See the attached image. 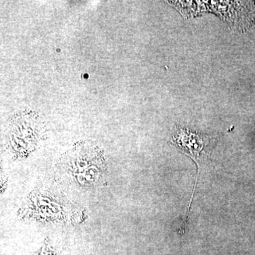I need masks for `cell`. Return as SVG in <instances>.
Instances as JSON below:
<instances>
[{
  "label": "cell",
  "instance_id": "obj_1",
  "mask_svg": "<svg viewBox=\"0 0 255 255\" xmlns=\"http://www.w3.org/2000/svg\"><path fill=\"white\" fill-rule=\"evenodd\" d=\"M58 166L70 182L82 189L97 187L107 175L103 151L90 142L75 144L60 157Z\"/></svg>",
  "mask_w": 255,
  "mask_h": 255
},
{
  "label": "cell",
  "instance_id": "obj_2",
  "mask_svg": "<svg viewBox=\"0 0 255 255\" xmlns=\"http://www.w3.org/2000/svg\"><path fill=\"white\" fill-rule=\"evenodd\" d=\"M18 216L21 219L54 224H76L84 220L82 210L65 196L50 191L31 193Z\"/></svg>",
  "mask_w": 255,
  "mask_h": 255
},
{
  "label": "cell",
  "instance_id": "obj_3",
  "mask_svg": "<svg viewBox=\"0 0 255 255\" xmlns=\"http://www.w3.org/2000/svg\"><path fill=\"white\" fill-rule=\"evenodd\" d=\"M43 128L41 121L33 112L16 114L8 124V149L18 158L26 157L36 148L43 136Z\"/></svg>",
  "mask_w": 255,
  "mask_h": 255
},
{
  "label": "cell",
  "instance_id": "obj_4",
  "mask_svg": "<svg viewBox=\"0 0 255 255\" xmlns=\"http://www.w3.org/2000/svg\"><path fill=\"white\" fill-rule=\"evenodd\" d=\"M173 140L179 149L189 154L193 158L199 155L204 147L202 139L199 135L184 129L178 130L177 135L174 136Z\"/></svg>",
  "mask_w": 255,
  "mask_h": 255
},
{
  "label": "cell",
  "instance_id": "obj_5",
  "mask_svg": "<svg viewBox=\"0 0 255 255\" xmlns=\"http://www.w3.org/2000/svg\"><path fill=\"white\" fill-rule=\"evenodd\" d=\"M32 255H60L58 252L50 244V240L46 238L41 248Z\"/></svg>",
  "mask_w": 255,
  "mask_h": 255
}]
</instances>
